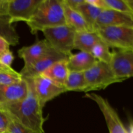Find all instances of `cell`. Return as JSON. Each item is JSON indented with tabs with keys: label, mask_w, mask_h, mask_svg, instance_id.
Segmentation results:
<instances>
[{
	"label": "cell",
	"mask_w": 133,
	"mask_h": 133,
	"mask_svg": "<svg viewBox=\"0 0 133 133\" xmlns=\"http://www.w3.org/2000/svg\"><path fill=\"white\" fill-rule=\"evenodd\" d=\"M28 85L26 97L18 102L0 106L10 118L35 133H44L45 118L43 107L38 101L33 87L32 79H25Z\"/></svg>",
	"instance_id": "6da1fadb"
},
{
	"label": "cell",
	"mask_w": 133,
	"mask_h": 133,
	"mask_svg": "<svg viewBox=\"0 0 133 133\" xmlns=\"http://www.w3.org/2000/svg\"><path fill=\"white\" fill-rule=\"evenodd\" d=\"M26 23L33 35L45 29L65 25L62 0H42Z\"/></svg>",
	"instance_id": "7a4b0ae2"
},
{
	"label": "cell",
	"mask_w": 133,
	"mask_h": 133,
	"mask_svg": "<svg viewBox=\"0 0 133 133\" xmlns=\"http://www.w3.org/2000/svg\"><path fill=\"white\" fill-rule=\"evenodd\" d=\"M101 41L109 48L118 50H133V27L109 26L96 30Z\"/></svg>",
	"instance_id": "3957f363"
},
{
	"label": "cell",
	"mask_w": 133,
	"mask_h": 133,
	"mask_svg": "<svg viewBox=\"0 0 133 133\" xmlns=\"http://www.w3.org/2000/svg\"><path fill=\"white\" fill-rule=\"evenodd\" d=\"M42 32L54 50L67 57L71 54L75 35L72 28L65 24L45 29Z\"/></svg>",
	"instance_id": "277c9868"
},
{
	"label": "cell",
	"mask_w": 133,
	"mask_h": 133,
	"mask_svg": "<svg viewBox=\"0 0 133 133\" xmlns=\"http://www.w3.org/2000/svg\"><path fill=\"white\" fill-rule=\"evenodd\" d=\"M87 84V92L100 90L107 88L111 84L122 83L112 71L109 64L97 61L89 70L84 72Z\"/></svg>",
	"instance_id": "5b68a950"
},
{
	"label": "cell",
	"mask_w": 133,
	"mask_h": 133,
	"mask_svg": "<svg viewBox=\"0 0 133 133\" xmlns=\"http://www.w3.org/2000/svg\"><path fill=\"white\" fill-rule=\"evenodd\" d=\"M84 97L94 101L102 112L107 125L109 133H132V124L126 128L115 109L107 99L94 93H86Z\"/></svg>",
	"instance_id": "8992f818"
},
{
	"label": "cell",
	"mask_w": 133,
	"mask_h": 133,
	"mask_svg": "<svg viewBox=\"0 0 133 133\" xmlns=\"http://www.w3.org/2000/svg\"><path fill=\"white\" fill-rule=\"evenodd\" d=\"M42 0H5V15L12 23L27 22L35 12Z\"/></svg>",
	"instance_id": "52a82bcc"
},
{
	"label": "cell",
	"mask_w": 133,
	"mask_h": 133,
	"mask_svg": "<svg viewBox=\"0 0 133 133\" xmlns=\"http://www.w3.org/2000/svg\"><path fill=\"white\" fill-rule=\"evenodd\" d=\"M112 71L121 82L133 76V50L112 52L109 64Z\"/></svg>",
	"instance_id": "ba28073f"
},
{
	"label": "cell",
	"mask_w": 133,
	"mask_h": 133,
	"mask_svg": "<svg viewBox=\"0 0 133 133\" xmlns=\"http://www.w3.org/2000/svg\"><path fill=\"white\" fill-rule=\"evenodd\" d=\"M32 80L36 96L42 107L48 101L67 92L64 87L41 75L35 77Z\"/></svg>",
	"instance_id": "9c48e42d"
},
{
	"label": "cell",
	"mask_w": 133,
	"mask_h": 133,
	"mask_svg": "<svg viewBox=\"0 0 133 133\" xmlns=\"http://www.w3.org/2000/svg\"><path fill=\"white\" fill-rule=\"evenodd\" d=\"M67 58L68 57L65 55L53 50L31 64L28 67L23 68L19 74L22 75V79H32L44 72L56 62Z\"/></svg>",
	"instance_id": "30bf717a"
},
{
	"label": "cell",
	"mask_w": 133,
	"mask_h": 133,
	"mask_svg": "<svg viewBox=\"0 0 133 133\" xmlns=\"http://www.w3.org/2000/svg\"><path fill=\"white\" fill-rule=\"evenodd\" d=\"M109 26L133 27V15L110 9H103L96 22V29Z\"/></svg>",
	"instance_id": "8fae6325"
},
{
	"label": "cell",
	"mask_w": 133,
	"mask_h": 133,
	"mask_svg": "<svg viewBox=\"0 0 133 133\" xmlns=\"http://www.w3.org/2000/svg\"><path fill=\"white\" fill-rule=\"evenodd\" d=\"M54 50L45 39L39 40L32 45L24 46L18 51V56L24 62L23 68H27L39 58Z\"/></svg>",
	"instance_id": "7c38bea8"
},
{
	"label": "cell",
	"mask_w": 133,
	"mask_h": 133,
	"mask_svg": "<svg viewBox=\"0 0 133 133\" xmlns=\"http://www.w3.org/2000/svg\"><path fill=\"white\" fill-rule=\"evenodd\" d=\"M28 85L25 79L9 85H0V106L18 102L26 97Z\"/></svg>",
	"instance_id": "4fadbf2b"
},
{
	"label": "cell",
	"mask_w": 133,
	"mask_h": 133,
	"mask_svg": "<svg viewBox=\"0 0 133 133\" xmlns=\"http://www.w3.org/2000/svg\"><path fill=\"white\" fill-rule=\"evenodd\" d=\"M68 66L71 71L84 72L95 64L97 60L90 53L80 51L68 57Z\"/></svg>",
	"instance_id": "5bb4252c"
},
{
	"label": "cell",
	"mask_w": 133,
	"mask_h": 133,
	"mask_svg": "<svg viewBox=\"0 0 133 133\" xmlns=\"http://www.w3.org/2000/svg\"><path fill=\"white\" fill-rule=\"evenodd\" d=\"M67 59L56 62L40 75L48 78L59 85L64 87L70 72Z\"/></svg>",
	"instance_id": "9a60e30c"
},
{
	"label": "cell",
	"mask_w": 133,
	"mask_h": 133,
	"mask_svg": "<svg viewBox=\"0 0 133 133\" xmlns=\"http://www.w3.org/2000/svg\"><path fill=\"white\" fill-rule=\"evenodd\" d=\"M62 5H63L64 14L66 25L72 28L76 32L90 31L84 18L79 11L70 9L68 6H66L63 2H62Z\"/></svg>",
	"instance_id": "2e32d148"
},
{
	"label": "cell",
	"mask_w": 133,
	"mask_h": 133,
	"mask_svg": "<svg viewBox=\"0 0 133 133\" xmlns=\"http://www.w3.org/2000/svg\"><path fill=\"white\" fill-rule=\"evenodd\" d=\"M100 41H101V38L96 31L75 32L74 44V49L90 53L94 45Z\"/></svg>",
	"instance_id": "e0dca14e"
},
{
	"label": "cell",
	"mask_w": 133,
	"mask_h": 133,
	"mask_svg": "<svg viewBox=\"0 0 133 133\" xmlns=\"http://www.w3.org/2000/svg\"><path fill=\"white\" fill-rule=\"evenodd\" d=\"M0 37L3 38L10 45H17L19 43V36L9 17L0 16Z\"/></svg>",
	"instance_id": "ac0fdd59"
},
{
	"label": "cell",
	"mask_w": 133,
	"mask_h": 133,
	"mask_svg": "<svg viewBox=\"0 0 133 133\" xmlns=\"http://www.w3.org/2000/svg\"><path fill=\"white\" fill-rule=\"evenodd\" d=\"M102 10L103 9L87 3L84 0V2L79 6L77 11H79L83 17L90 31L93 32L96 31V22Z\"/></svg>",
	"instance_id": "d6986e66"
},
{
	"label": "cell",
	"mask_w": 133,
	"mask_h": 133,
	"mask_svg": "<svg viewBox=\"0 0 133 133\" xmlns=\"http://www.w3.org/2000/svg\"><path fill=\"white\" fill-rule=\"evenodd\" d=\"M64 87L66 91L87 92V84L84 72L70 71Z\"/></svg>",
	"instance_id": "ffe728a7"
},
{
	"label": "cell",
	"mask_w": 133,
	"mask_h": 133,
	"mask_svg": "<svg viewBox=\"0 0 133 133\" xmlns=\"http://www.w3.org/2000/svg\"><path fill=\"white\" fill-rule=\"evenodd\" d=\"M104 9H110L116 11L132 14V0H103Z\"/></svg>",
	"instance_id": "44dd1931"
},
{
	"label": "cell",
	"mask_w": 133,
	"mask_h": 133,
	"mask_svg": "<svg viewBox=\"0 0 133 133\" xmlns=\"http://www.w3.org/2000/svg\"><path fill=\"white\" fill-rule=\"evenodd\" d=\"M90 53L97 61L103 62L107 64L110 62L112 52H110L109 47L102 41L95 44Z\"/></svg>",
	"instance_id": "7402d4cb"
},
{
	"label": "cell",
	"mask_w": 133,
	"mask_h": 133,
	"mask_svg": "<svg viewBox=\"0 0 133 133\" xmlns=\"http://www.w3.org/2000/svg\"><path fill=\"white\" fill-rule=\"evenodd\" d=\"M19 72L11 67L0 68V85H9L18 83L22 80Z\"/></svg>",
	"instance_id": "603a6c76"
},
{
	"label": "cell",
	"mask_w": 133,
	"mask_h": 133,
	"mask_svg": "<svg viewBox=\"0 0 133 133\" xmlns=\"http://www.w3.org/2000/svg\"><path fill=\"white\" fill-rule=\"evenodd\" d=\"M10 117V116H9ZM5 133H35L26 128L14 119L10 118V123Z\"/></svg>",
	"instance_id": "cb8c5ba5"
},
{
	"label": "cell",
	"mask_w": 133,
	"mask_h": 133,
	"mask_svg": "<svg viewBox=\"0 0 133 133\" xmlns=\"http://www.w3.org/2000/svg\"><path fill=\"white\" fill-rule=\"evenodd\" d=\"M14 60V56L10 49L0 55V65L4 67H11Z\"/></svg>",
	"instance_id": "d4e9b609"
},
{
	"label": "cell",
	"mask_w": 133,
	"mask_h": 133,
	"mask_svg": "<svg viewBox=\"0 0 133 133\" xmlns=\"http://www.w3.org/2000/svg\"><path fill=\"white\" fill-rule=\"evenodd\" d=\"M10 118L3 110H0V133H5L10 123Z\"/></svg>",
	"instance_id": "484cf974"
},
{
	"label": "cell",
	"mask_w": 133,
	"mask_h": 133,
	"mask_svg": "<svg viewBox=\"0 0 133 133\" xmlns=\"http://www.w3.org/2000/svg\"><path fill=\"white\" fill-rule=\"evenodd\" d=\"M62 2L70 9L78 10L79 6L84 2V0H62Z\"/></svg>",
	"instance_id": "4316f807"
},
{
	"label": "cell",
	"mask_w": 133,
	"mask_h": 133,
	"mask_svg": "<svg viewBox=\"0 0 133 133\" xmlns=\"http://www.w3.org/2000/svg\"><path fill=\"white\" fill-rule=\"evenodd\" d=\"M10 49V44L5 39L0 37V55Z\"/></svg>",
	"instance_id": "83f0119b"
},
{
	"label": "cell",
	"mask_w": 133,
	"mask_h": 133,
	"mask_svg": "<svg viewBox=\"0 0 133 133\" xmlns=\"http://www.w3.org/2000/svg\"><path fill=\"white\" fill-rule=\"evenodd\" d=\"M1 67H4V66H1V65H0V68H1Z\"/></svg>",
	"instance_id": "f1b7e54d"
}]
</instances>
